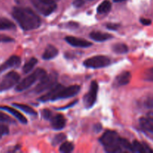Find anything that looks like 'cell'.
<instances>
[{
    "label": "cell",
    "instance_id": "1",
    "mask_svg": "<svg viewBox=\"0 0 153 153\" xmlns=\"http://www.w3.org/2000/svg\"><path fill=\"white\" fill-rule=\"evenodd\" d=\"M12 16L19 26L25 31L36 29L41 24L40 17L28 7H13Z\"/></svg>",
    "mask_w": 153,
    "mask_h": 153
},
{
    "label": "cell",
    "instance_id": "2",
    "mask_svg": "<svg viewBox=\"0 0 153 153\" xmlns=\"http://www.w3.org/2000/svg\"><path fill=\"white\" fill-rule=\"evenodd\" d=\"M80 91L79 85H72L69 87H64L61 85H55L50 88L49 92L40 97L39 100L41 102L54 101L61 99H67L76 96Z\"/></svg>",
    "mask_w": 153,
    "mask_h": 153
},
{
    "label": "cell",
    "instance_id": "3",
    "mask_svg": "<svg viewBox=\"0 0 153 153\" xmlns=\"http://www.w3.org/2000/svg\"><path fill=\"white\" fill-rule=\"evenodd\" d=\"M120 137L116 131L108 130L100 137V141L108 152H123V149L120 146Z\"/></svg>",
    "mask_w": 153,
    "mask_h": 153
},
{
    "label": "cell",
    "instance_id": "4",
    "mask_svg": "<svg viewBox=\"0 0 153 153\" xmlns=\"http://www.w3.org/2000/svg\"><path fill=\"white\" fill-rule=\"evenodd\" d=\"M46 74V72L44 70H43V69H37L31 74H30L29 76L22 79L20 82H18L16 87V91H22L28 89L31 85H34L37 81L40 80Z\"/></svg>",
    "mask_w": 153,
    "mask_h": 153
},
{
    "label": "cell",
    "instance_id": "5",
    "mask_svg": "<svg viewBox=\"0 0 153 153\" xmlns=\"http://www.w3.org/2000/svg\"><path fill=\"white\" fill-rule=\"evenodd\" d=\"M58 74L57 72L52 71L49 74H46L41 79L38 85L36 86L34 91L37 94H40L48 89H50L57 84Z\"/></svg>",
    "mask_w": 153,
    "mask_h": 153
},
{
    "label": "cell",
    "instance_id": "6",
    "mask_svg": "<svg viewBox=\"0 0 153 153\" xmlns=\"http://www.w3.org/2000/svg\"><path fill=\"white\" fill-rule=\"evenodd\" d=\"M84 65L88 68L98 69L108 66L111 64V60L108 57L103 55L91 57L84 61Z\"/></svg>",
    "mask_w": 153,
    "mask_h": 153
},
{
    "label": "cell",
    "instance_id": "7",
    "mask_svg": "<svg viewBox=\"0 0 153 153\" xmlns=\"http://www.w3.org/2000/svg\"><path fill=\"white\" fill-rule=\"evenodd\" d=\"M19 75L16 72H10L0 81V92L7 91L19 82Z\"/></svg>",
    "mask_w": 153,
    "mask_h": 153
},
{
    "label": "cell",
    "instance_id": "8",
    "mask_svg": "<svg viewBox=\"0 0 153 153\" xmlns=\"http://www.w3.org/2000/svg\"><path fill=\"white\" fill-rule=\"evenodd\" d=\"M35 8L44 16H48L55 11L57 5L55 3L50 2L46 0H31Z\"/></svg>",
    "mask_w": 153,
    "mask_h": 153
},
{
    "label": "cell",
    "instance_id": "9",
    "mask_svg": "<svg viewBox=\"0 0 153 153\" xmlns=\"http://www.w3.org/2000/svg\"><path fill=\"white\" fill-rule=\"evenodd\" d=\"M99 86L96 81L91 82L90 90L86 95L84 97V104L87 108H90L95 104L97 98V93H98Z\"/></svg>",
    "mask_w": 153,
    "mask_h": 153
},
{
    "label": "cell",
    "instance_id": "10",
    "mask_svg": "<svg viewBox=\"0 0 153 153\" xmlns=\"http://www.w3.org/2000/svg\"><path fill=\"white\" fill-rule=\"evenodd\" d=\"M21 60L19 57L16 55H13L10 57L6 61H4L1 66H0V74L4 72L5 70H8L10 68H14L17 67L20 64Z\"/></svg>",
    "mask_w": 153,
    "mask_h": 153
},
{
    "label": "cell",
    "instance_id": "11",
    "mask_svg": "<svg viewBox=\"0 0 153 153\" xmlns=\"http://www.w3.org/2000/svg\"><path fill=\"white\" fill-rule=\"evenodd\" d=\"M65 40L71 46H75V47H89L92 46V43L85 40V39L79 38V37H73V36H68L65 37Z\"/></svg>",
    "mask_w": 153,
    "mask_h": 153
},
{
    "label": "cell",
    "instance_id": "12",
    "mask_svg": "<svg viewBox=\"0 0 153 153\" xmlns=\"http://www.w3.org/2000/svg\"><path fill=\"white\" fill-rule=\"evenodd\" d=\"M51 125L52 127L55 130H61L64 128L66 126V119L62 114L55 115L51 117Z\"/></svg>",
    "mask_w": 153,
    "mask_h": 153
},
{
    "label": "cell",
    "instance_id": "13",
    "mask_svg": "<svg viewBox=\"0 0 153 153\" xmlns=\"http://www.w3.org/2000/svg\"><path fill=\"white\" fill-rule=\"evenodd\" d=\"M131 73L128 71H124L117 76L114 81V84L116 86H123L128 85L131 80Z\"/></svg>",
    "mask_w": 153,
    "mask_h": 153
},
{
    "label": "cell",
    "instance_id": "14",
    "mask_svg": "<svg viewBox=\"0 0 153 153\" xmlns=\"http://www.w3.org/2000/svg\"><path fill=\"white\" fill-rule=\"evenodd\" d=\"M0 109L9 112L10 114L13 115L15 118H16V119H17L19 122L22 123L26 124L27 122H28L27 119L22 115V114H21L20 112L16 111V109L13 108L8 107V106H0Z\"/></svg>",
    "mask_w": 153,
    "mask_h": 153
},
{
    "label": "cell",
    "instance_id": "15",
    "mask_svg": "<svg viewBox=\"0 0 153 153\" xmlns=\"http://www.w3.org/2000/svg\"><path fill=\"white\" fill-rule=\"evenodd\" d=\"M90 37L96 41L103 42L111 38L112 35H111L110 34H108V33L101 32V31H93L90 34Z\"/></svg>",
    "mask_w": 153,
    "mask_h": 153
},
{
    "label": "cell",
    "instance_id": "16",
    "mask_svg": "<svg viewBox=\"0 0 153 153\" xmlns=\"http://www.w3.org/2000/svg\"><path fill=\"white\" fill-rule=\"evenodd\" d=\"M58 54V50L52 45H49L45 49L43 54V58L44 60H50L56 57Z\"/></svg>",
    "mask_w": 153,
    "mask_h": 153
},
{
    "label": "cell",
    "instance_id": "17",
    "mask_svg": "<svg viewBox=\"0 0 153 153\" xmlns=\"http://www.w3.org/2000/svg\"><path fill=\"white\" fill-rule=\"evenodd\" d=\"M16 25L10 19L4 17H0V31L14 29Z\"/></svg>",
    "mask_w": 153,
    "mask_h": 153
},
{
    "label": "cell",
    "instance_id": "18",
    "mask_svg": "<svg viewBox=\"0 0 153 153\" xmlns=\"http://www.w3.org/2000/svg\"><path fill=\"white\" fill-rule=\"evenodd\" d=\"M111 8V1L109 0H105L98 6L97 12L99 13H101V14H104V13H106L110 11Z\"/></svg>",
    "mask_w": 153,
    "mask_h": 153
},
{
    "label": "cell",
    "instance_id": "19",
    "mask_svg": "<svg viewBox=\"0 0 153 153\" xmlns=\"http://www.w3.org/2000/svg\"><path fill=\"white\" fill-rule=\"evenodd\" d=\"M140 124L143 129L153 133V121L152 120L142 117L140 119Z\"/></svg>",
    "mask_w": 153,
    "mask_h": 153
},
{
    "label": "cell",
    "instance_id": "20",
    "mask_svg": "<svg viewBox=\"0 0 153 153\" xmlns=\"http://www.w3.org/2000/svg\"><path fill=\"white\" fill-rule=\"evenodd\" d=\"M112 49H113V51L115 52V53L124 54V53H126V52H128V46H127L126 44H124V43H119L114 45Z\"/></svg>",
    "mask_w": 153,
    "mask_h": 153
},
{
    "label": "cell",
    "instance_id": "21",
    "mask_svg": "<svg viewBox=\"0 0 153 153\" xmlns=\"http://www.w3.org/2000/svg\"><path fill=\"white\" fill-rule=\"evenodd\" d=\"M37 60L35 58H31V59L29 60L28 61H27L23 66V70L24 73H28L31 70H32V69L34 68V66L37 64Z\"/></svg>",
    "mask_w": 153,
    "mask_h": 153
},
{
    "label": "cell",
    "instance_id": "22",
    "mask_svg": "<svg viewBox=\"0 0 153 153\" xmlns=\"http://www.w3.org/2000/svg\"><path fill=\"white\" fill-rule=\"evenodd\" d=\"M13 105L16 106V108H19L20 110H22V111L25 112V113L28 114L30 115H37V112L35 110L32 108L30 106L26 105H22V104H18V103H14Z\"/></svg>",
    "mask_w": 153,
    "mask_h": 153
},
{
    "label": "cell",
    "instance_id": "23",
    "mask_svg": "<svg viewBox=\"0 0 153 153\" xmlns=\"http://www.w3.org/2000/svg\"><path fill=\"white\" fill-rule=\"evenodd\" d=\"M74 149V145L71 142H64L60 146L59 151L63 153H69L71 152Z\"/></svg>",
    "mask_w": 153,
    "mask_h": 153
},
{
    "label": "cell",
    "instance_id": "24",
    "mask_svg": "<svg viewBox=\"0 0 153 153\" xmlns=\"http://www.w3.org/2000/svg\"><path fill=\"white\" fill-rule=\"evenodd\" d=\"M120 146L122 149H124L125 150L128 151V152H133L132 145L126 139L120 138Z\"/></svg>",
    "mask_w": 153,
    "mask_h": 153
},
{
    "label": "cell",
    "instance_id": "25",
    "mask_svg": "<svg viewBox=\"0 0 153 153\" xmlns=\"http://www.w3.org/2000/svg\"><path fill=\"white\" fill-rule=\"evenodd\" d=\"M131 145H132L133 152H146V150H145V148H144V145L140 143V142L137 141V140H134Z\"/></svg>",
    "mask_w": 153,
    "mask_h": 153
},
{
    "label": "cell",
    "instance_id": "26",
    "mask_svg": "<svg viewBox=\"0 0 153 153\" xmlns=\"http://www.w3.org/2000/svg\"><path fill=\"white\" fill-rule=\"evenodd\" d=\"M66 139V135L64 134H57L52 140V145L53 146H57L58 143H61V142L64 141Z\"/></svg>",
    "mask_w": 153,
    "mask_h": 153
},
{
    "label": "cell",
    "instance_id": "27",
    "mask_svg": "<svg viewBox=\"0 0 153 153\" xmlns=\"http://www.w3.org/2000/svg\"><path fill=\"white\" fill-rule=\"evenodd\" d=\"M144 79L149 81V82H153V67L146 70V72L144 73Z\"/></svg>",
    "mask_w": 153,
    "mask_h": 153
},
{
    "label": "cell",
    "instance_id": "28",
    "mask_svg": "<svg viewBox=\"0 0 153 153\" xmlns=\"http://www.w3.org/2000/svg\"><path fill=\"white\" fill-rule=\"evenodd\" d=\"M9 133V128L4 124L0 123V137L3 135H6Z\"/></svg>",
    "mask_w": 153,
    "mask_h": 153
},
{
    "label": "cell",
    "instance_id": "29",
    "mask_svg": "<svg viewBox=\"0 0 153 153\" xmlns=\"http://www.w3.org/2000/svg\"><path fill=\"white\" fill-rule=\"evenodd\" d=\"M0 122L2 123H7V122H13L10 117L9 116H7L5 114L2 113V112H0Z\"/></svg>",
    "mask_w": 153,
    "mask_h": 153
},
{
    "label": "cell",
    "instance_id": "30",
    "mask_svg": "<svg viewBox=\"0 0 153 153\" xmlns=\"http://www.w3.org/2000/svg\"><path fill=\"white\" fill-rule=\"evenodd\" d=\"M106 27H107V28L112 30V31H116L119 28V25L114 23H108L106 25Z\"/></svg>",
    "mask_w": 153,
    "mask_h": 153
},
{
    "label": "cell",
    "instance_id": "31",
    "mask_svg": "<svg viewBox=\"0 0 153 153\" xmlns=\"http://www.w3.org/2000/svg\"><path fill=\"white\" fill-rule=\"evenodd\" d=\"M43 116L46 119H50L52 117V113L49 110H43Z\"/></svg>",
    "mask_w": 153,
    "mask_h": 153
},
{
    "label": "cell",
    "instance_id": "32",
    "mask_svg": "<svg viewBox=\"0 0 153 153\" xmlns=\"http://www.w3.org/2000/svg\"><path fill=\"white\" fill-rule=\"evenodd\" d=\"M84 3H85L84 0H75V1H73V5L76 6V7H81V6L83 5Z\"/></svg>",
    "mask_w": 153,
    "mask_h": 153
},
{
    "label": "cell",
    "instance_id": "33",
    "mask_svg": "<svg viewBox=\"0 0 153 153\" xmlns=\"http://www.w3.org/2000/svg\"><path fill=\"white\" fill-rule=\"evenodd\" d=\"M140 22L144 25H149L152 23V21L149 19H146V18H141L140 19Z\"/></svg>",
    "mask_w": 153,
    "mask_h": 153
},
{
    "label": "cell",
    "instance_id": "34",
    "mask_svg": "<svg viewBox=\"0 0 153 153\" xmlns=\"http://www.w3.org/2000/svg\"><path fill=\"white\" fill-rule=\"evenodd\" d=\"M102 126L100 124H97V125L94 126V131H96L97 132H99V131H101Z\"/></svg>",
    "mask_w": 153,
    "mask_h": 153
},
{
    "label": "cell",
    "instance_id": "35",
    "mask_svg": "<svg viewBox=\"0 0 153 153\" xmlns=\"http://www.w3.org/2000/svg\"><path fill=\"white\" fill-rule=\"evenodd\" d=\"M46 1H50V2H54V3H55V2H56V1H59V0H46Z\"/></svg>",
    "mask_w": 153,
    "mask_h": 153
},
{
    "label": "cell",
    "instance_id": "36",
    "mask_svg": "<svg viewBox=\"0 0 153 153\" xmlns=\"http://www.w3.org/2000/svg\"><path fill=\"white\" fill-rule=\"evenodd\" d=\"M114 2H121V1H126V0H113Z\"/></svg>",
    "mask_w": 153,
    "mask_h": 153
},
{
    "label": "cell",
    "instance_id": "37",
    "mask_svg": "<svg viewBox=\"0 0 153 153\" xmlns=\"http://www.w3.org/2000/svg\"><path fill=\"white\" fill-rule=\"evenodd\" d=\"M4 40V39H1V38H0V41H1V40ZM5 40V41H7V40Z\"/></svg>",
    "mask_w": 153,
    "mask_h": 153
},
{
    "label": "cell",
    "instance_id": "38",
    "mask_svg": "<svg viewBox=\"0 0 153 153\" xmlns=\"http://www.w3.org/2000/svg\"><path fill=\"white\" fill-rule=\"evenodd\" d=\"M150 120H152L153 121V114H152V119H150Z\"/></svg>",
    "mask_w": 153,
    "mask_h": 153
}]
</instances>
